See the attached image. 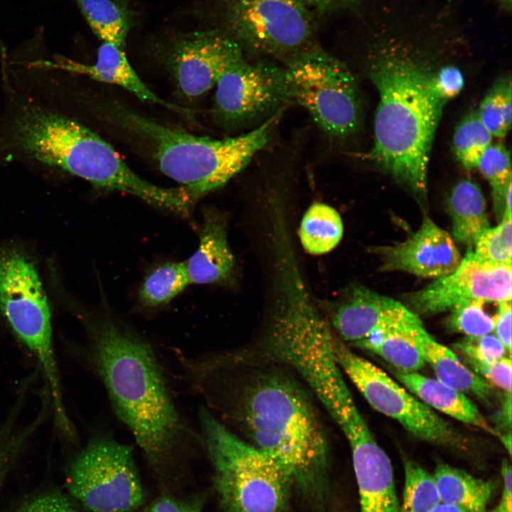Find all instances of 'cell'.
Returning a JSON list of instances; mask_svg holds the SVG:
<instances>
[{"mask_svg": "<svg viewBox=\"0 0 512 512\" xmlns=\"http://www.w3.org/2000/svg\"><path fill=\"white\" fill-rule=\"evenodd\" d=\"M498 304L494 317L496 336L504 345L509 354L511 352V300L503 301Z\"/></svg>", "mask_w": 512, "mask_h": 512, "instance_id": "obj_39", "label": "cell"}, {"mask_svg": "<svg viewBox=\"0 0 512 512\" xmlns=\"http://www.w3.org/2000/svg\"><path fill=\"white\" fill-rule=\"evenodd\" d=\"M454 348L462 354L470 366L497 361L505 356L508 352L500 339L491 334L479 336H466L457 342Z\"/></svg>", "mask_w": 512, "mask_h": 512, "instance_id": "obj_33", "label": "cell"}, {"mask_svg": "<svg viewBox=\"0 0 512 512\" xmlns=\"http://www.w3.org/2000/svg\"><path fill=\"white\" fill-rule=\"evenodd\" d=\"M63 67L96 80L120 86L142 101L160 105L184 116L193 114L191 110L166 102L154 94L132 68L124 48L113 43L102 41L97 50V60L92 65L68 62Z\"/></svg>", "mask_w": 512, "mask_h": 512, "instance_id": "obj_19", "label": "cell"}, {"mask_svg": "<svg viewBox=\"0 0 512 512\" xmlns=\"http://www.w3.org/2000/svg\"><path fill=\"white\" fill-rule=\"evenodd\" d=\"M511 82L500 80L480 103L478 117L492 137H504L511 126Z\"/></svg>", "mask_w": 512, "mask_h": 512, "instance_id": "obj_30", "label": "cell"}, {"mask_svg": "<svg viewBox=\"0 0 512 512\" xmlns=\"http://www.w3.org/2000/svg\"><path fill=\"white\" fill-rule=\"evenodd\" d=\"M331 321L339 338L353 344L373 333L400 330L420 319L400 302L358 284L347 291Z\"/></svg>", "mask_w": 512, "mask_h": 512, "instance_id": "obj_16", "label": "cell"}, {"mask_svg": "<svg viewBox=\"0 0 512 512\" xmlns=\"http://www.w3.org/2000/svg\"><path fill=\"white\" fill-rule=\"evenodd\" d=\"M430 512H467L464 508L455 505L439 502Z\"/></svg>", "mask_w": 512, "mask_h": 512, "instance_id": "obj_42", "label": "cell"}, {"mask_svg": "<svg viewBox=\"0 0 512 512\" xmlns=\"http://www.w3.org/2000/svg\"><path fill=\"white\" fill-rule=\"evenodd\" d=\"M223 30L250 53L287 65L319 46L314 14L298 0H220Z\"/></svg>", "mask_w": 512, "mask_h": 512, "instance_id": "obj_8", "label": "cell"}, {"mask_svg": "<svg viewBox=\"0 0 512 512\" xmlns=\"http://www.w3.org/2000/svg\"><path fill=\"white\" fill-rule=\"evenodd\" d=\"M189 388L206 408L238 420L252 445L281 464L293 482L307 489L323 479L329 462L327 438L307 394L289 376L262 371L239 390L193 377Z\"/></svg>", "mask_w": 512, "mask_h": 512, "instance_id": "obj_3", "label": "cell"}, {"mask_svg": "<svg viewBox=\"0 0 512 512\" xmlns=\"http://www.w3.org/2000/svg\"><path fill=\"white\" fill-rule=\"evenodd\" d=\"M412 325L400 330L377 331L351 345L378 355L398 370L417 372L424 367L425 361L406 334L407 329Z\"/></svg>", "mask_w": 512, "mask_h": 512, "instance_id": "obj_25", "label": "cell"}, {"mask_svg": "<svg viewBox=\"0 0 512 512\" xmlns=\"http://www.w3.org/2000/svg\"><path fill=\"white\" fill-rule=\"evenodd\" d=\"M474 372L494 383L504 391L511 393V359L503 356L501 358L486 364L471 366Z\"/></svg>", "mask_w": 512, "mask_h": 512, "instance_id": "obj_36", "label": "cell"}, {"mask_svg": "<svg viewBox=\"0 0 512 512\" xmlns=\"http://www.w3.org/2000/svg\"><path fill=\"white\" fill-rule=\"evenodd\" d=\"M432 82L436 93L447 102L460 93L464 85V79L458 67L447 64L433 73Z\"/></svg>", "mask_w": 512, "mask_h": 512, "instance_id": "obj_34", "label": "cell"}, {"mask_svg": "<svg viewBox=\"0 0 512 512\" xmlns=\"http://www.w3.org/2000/svg\"><path fill=\"white\" fill-rule=\"evenodd\" d=\"M16 512H79L70 500L61 493L49 491L23 503Z\"/></svg>", "mask_w": 512, "mask_h": 512, "instance_id": "obj_35", "label": "cell"}, {"mask_svg": "<svg viewBox=\"0 0 512 512\" xmlns=\"http://www.w3.org/2000/svg\"><path fill=\"white\" fill-rule=\"evenodd\" d=\"M190 284L185 262H166L152 270L139 292L140 302L154 308L166 304Z\"/></svg>", "mask_w": 512, "mask_h": 512, "instance_id": "obj_26", "label": "cell"}, {"mask_svg": "<svg viewBox=\"0 0 512 512\" xmlns=\"http://www.w3.org/2000/svg\"><path fill=\"white\" fill-rule=\"evenodd\" d=\"M503 479V491L501 501L496 508L499 512H512V471L511 465L503 460L501 468Z\"/></svg>", "mask_w": 512, "mask_h": 512, "instance_id": "obj_40", "label": "cell"}, {"mask_svg": "<svg viewBox=\"0 0 512 512\" xmlns=\"http://www.w3.org/2000/svg\"><path fill=\"white\" fill-rule=\"evenodd\" d=\"M0 311L14 335L35 357L53 407L64 408L51 311L36 266L21 246L0 242Z\"/></svg>", "mask_w": 512, "mask_h": 512, "instance_id": "obj_7", "label": "cell"}, {"mask_svg": "<svg viewBox=\"0 0 512 512\" xmlns=\"http://www.w3.org/2000/svg\"><path fill=\"white\" fill-rule=\"evenodd\" d=\"M215 85L213 115L225 129L261 124L289 102L285 68L270 59L250 63L243 58Z\"/></svg>", "mask_w": 512, "mask_h": 512, "instance_id": "obj_12", "label": "cell"}, {"mask_svg": "<svg viewBox=\"0 0 512 512\" xmlns=\"http://www.w3.org/2000/svg\"><path fill=\"white\" fill-rule=\"evenodd\" d=\"M476 168L491 186L494 212L500 222L503 214L505 198L511 186L510 153L503 144H491L481 155Z\"/></svg>", "mask_w": 512, "mask_h": 512, "instance_id": "obj_27", "label": "cell"}, {"mask_svg": "<svg viewBox=\"0 0 512 512\" xmlns=\"http://www.w3.org/2000/svg\"><path fill=\"white\" fill-rule=\"evenodd\" d=\"M94 33L102 41L124 49L132 23L125 0H74Z\"/></svg>", "mask_w": 512, "mask_h": 512, "instance_id": "obj_23", "label": "cell"}, {"mask_svg": "<svg viewBox=\"0 0 512 512\" xmlns=\"http://www.w3.org/2000/svg\"><path fill=\"white\" fill-rule=\"evenodd\" d=\"M185 263L190 284L225 283L231 278L235 259L228 242L225 219L218 210H203L198 247Z\"/></svg>", "mask_w": 512, "mask_h": 512, "instance_id": "obj_17", "label": "cell"}, {"mask_svg": "<svg viewBox=\"0 0 512 512\" xmlns=\"http://www.w3.org/2000/svg\"><path fill=\"white\" fill-rule=\"evenodd\" d=\"M405 482L399 512H430L439 503L433 476L411 460L404 462Z\"/></svg>", "mask_w": 512, "mask_h": 512, "instance_id": "obj_28", "label": "cell"}, {"mask_svg": "<svg viewBox=\"0 0 512 512\" xmlns=\"http://www.w3.org/2000/svg\"><path fill=\"white\" fill-rule=\"evenodd\" d=\"M284 68L289 102L305 108L329 137L343 140L358 132L361 102L346 63L318 46Z\"/></svg>", "mask_w": 512, "mask_h": 512, "instance_id": "obj_9", "label": "cell"}, {"mask_svg": "<svg viewBox=\"0 0 512 512\" xmlns=\"http://www.w3.org/2000/svg\"><path fill=\"white\" fill-rule=\"evenodd\" d=\"M86 335L83 357L102 384L112 409L159 474L182 468L203 449L198 429L178 407L148 339L109 309L68 300Z\"/></svg>", "mask_w": 512, "mask_h": 512, "instance_id": "obj_2", "label": "cell"}, {"mask_svg": "<svg viewBox=\"0 0 512 512\" xmlns=\"http://www.w3.org/2000/svg\"><path fill=\"white\" fill-rule=\"evenodd\" d=\"M511 266L486 262L468 250L452 273L407 294L405 302L410 311L426 316L476 299L497 303L511 301Z\"/></svg>", "mask_w": 512, "mask_h": 512, "instance_id": "obj_14", "label": "cell"}, {"mask_svg": "<svg viewBox=\"0 0 512 512\" xmlns=\"http://www.w3.org/2000/svg\"><path fill=\"white\" fill-rule=\"evenodd\" d=\"M8 473L7 470L4 464L0 462V486L2 485L4 481L7 478Z\"/></svg>", "mask_w": 512, "mask_h": 512, "instance_id": "obj_44", "label": "cell"}, {"mask_svg": "<svg viewBox=\"0 0 512 512\" xmlns=\"http://www.w3.org/2000/svg\"><path fill=\"white\" fill-rule=\"evenodd\" d=\"M133 447L107 432L92 437L70 462L66 486L90 512H133L144 502Z\"/></svg>", "mask_w": 512, "mask_h": 512, "instance_id": "obj_10", "label": "cell"}, {"mask_svg": "<svg viewBox=\"0 0 512 512\" xmlns=\"http://www.w3.org/2000/svg\"><path fill=\"white\" fill-rule=\"evenodd\" d=\"M501 440L504 445L505 448L507 449L508 454H511V431H508V432L501 435L500 437Z\"/></svg>", "mask_w": 512, "mask_h": 512, "instance_id": "obj_43", "label": "cell"}, {"mask_svg": "<svg viewBox=\"0 0 512 512\" xmlns=\"http://www.w3.org/2000/svg\"><path fill=\"white\" fill-rule=\"evenodd\" d=\"M343 233L341 215L336 209L321 203H314L304 213L299 238L302 247L308 253L321 255L334 250L340 242Z\"/></svg>", "mask_w": 512, "mask_h": 512, "instance_id": "obj_24", "label": "cell"}, {"mask_svg": "<svg viewBox=\"0 0 512 512\" xmlns=\"http://www.w3.org/2000/svg\"><path fill=\"white\" fill-rule=\"evenodd\" d=\"M405 332L421 352L425 363L431 366L437 379L464 394H472L486 403L490 402L493 392L488 381L462 363L452 351L436 341L422 321L410 326Z\"/></svg>", "mask_w": 512, "mask_h": 512, "instance_id": "obj_18", "label": "cell"}, {"mask_svg": "<svg viewBox=\"0 0 512 512\" xmlns=\"http://www.w3.org/2000/svg\"><path fill=\"white\" fill-rule=\"evenodd\" d=\"M485 303L484 301L476 299L453 307L445 321L447 329L466 336L491 334L494 329V317L484 311Z\"/></svg>", "mask_w": 512, "mask_h": 512, "instance_id": "obj_32", "label": "cell"}, {"mask_svg": "<svg viewBox=\"0 0 512 512\" xmlns=\"http://www.w3.org/2000/svg\"><path fill=\"white\" fill-rule=\"evenodd\" d=\"M496 9L506 16H510L512 11V0H490Z\"/></svg>", "mask_w": 512, "mask_h": 512, "instance_id": "obj_41", "label": "cell"}, {"mask_svg": "<svg viewBox=\"0 0 512 512\" xmlns=\"http://www.w3.org/2000/svg\"><path fill=\"white\" fill-rule=\"evenodd\" d=\"M314 14L324 16L337 12L356 13L370 0H298Z\"/></svg>", "mask_w": 512, "mask_h": 512, "instance_id": "obj_37", "label": "cell"}, {"mask_svg": "<svg viewBox=\"0 0 512 512\" xmlns=\"http://www.w3.org/2000/svg\"><path fill=\"white\" fill-rule=\"evenodd\" d=\"M491 139L492 135L477 114L467 115L457 126L453 136L457 159L466 169H476L481 155L491 144Z\"/></svg>", "mask_w": 512, "mask_h": 512, "instance_id": "obj_29", "label": "cell"}, {"mask_svg": "<svg viewBox=\"0 0 512 512\" xmlns=\"http://www.w3.org/2000/svg\"><path fill=\"white\" fill-rule=\"evenodd\" d=\"M446 206L452 222L453 240L472 250L480 235L490 228L480 187L470 179L459 181L452 188Z\"/></svg>", "mask_w": 512, "mask_h": 512, "instance_id": "obj_21", "label": "cell"}, {"mask_svg": "<svg viewBox=\"0 0 512 512\" xmlns=\"http://www.w3.org/2000/svg\"><path fill=\"white\" fill-rule=\"evenodd\" d=\"M393 373L410 392L431 408L465 424L497 434L496 431L464 393L438 379L427 378L417 372L402 371L394 368Z\"/></svg>", "mask_w": 512, "mask_h": 512, "instance_id": "obj_20", "label": "cell"}, {"mask_svg": "<svg viewBox=\"0 0 512 512\" xmlns=\"http://www.w3.org/2000/svg\"><path fill=\"white\" fill-rule=\"evenodd\" d=\"M332 348L340 369L375 410L398 422L417 439L445 447H462L459 434L430 407L382 369L353 353L335 334Z\"/></svg>", "mask_w": 512, "mask_h": 512, "instance_id": "obj_11", "label": "cell"}, {"mask_svg": "<svg viewBox=\"0 0 512 512\" xmlns=\"http://www.w3.org/2000/svg\"><path fill=\"white\" fill-rule=\"evenodd\" d=\"M432 476L439 502L457 506L467 512H485L493 492L490 481L443 463L437 466Z\"/></svg>", "mask_w": 512, "mask_h": 512, "instance_id": "obj_22", "label": "cell"}, {"mask_svg": "<svg viewBox=\"0 0 512 512\" xmlns=\"http://www.w3.org/2000/svg\"><path fill=\"white\" fill-rule=\"evenodd\" d=\"M111 114L143 142L161 171L177 181L194 201L240 172L267 144L278 114L237 137L215 139L192 134L122 106Z\"/></svg>", "mask_w": 512, "mask_h": 512, "instance_id": "obj_5", "label": "cell"}, {"mask_svg": "<svg viewBox=\"0 0 512 512\" xmlns=\"http://www.w3.org/2000/svg\"><path fill=\"white\" fill-rule=\"evenodd\" d=\"M370 250L380 257V272L402 271L426 278L452 273L462 259L452 235L426 215L405 240Z\"/></svg>", "mask_w": 512, "mask_h": 512, "instance_id": "obj_15", "label": "cell"}, {"mask_svg": "<svg viewBox=\"0 0 512 512\" xmlns=\"http://www.w3.org/2000/svg\"><path fill=\"white\" fill-rule=\"evenodd\" d=\"M146 512H203L198 499H181L164 495L148 506Z\"/></svg>", "mask_w": 512, "mask_h": 512, "instance_id": "obj_38", "label": "cell"}, {"mask_svg": "<svg viewBox=\"0 0 512 512\" xmlns=\"http://www.w3.org/2000/svg\"><path fill=\"white\" fill-rule=\"evenodd\" d=\"M490 512H499V511H498L495 508V509H494L493 511H490Z\"/></svg>", "mask_w": 512, "mask_h": 512, "instance_id": "obj_45", "label": "cell"}, {"mask_svg": "<svg viewBox=\"0 0 512 512\" xmlns=\"http://www.w3.org/2000/svg\"><path fill=\"white\" fill-rule=\"evenodd\" d=\"M157 53L178 91L189 100L203 95L228 68L245 58L240 46L222 30L180 35L161 45Z\"/></svg>", "mask_w": 512, "mask_h": 512, "instance_id": "obj_13", "label": "cell"}, {"mask_svg": "<svg viewBox=\"0 0 512 512\" xmlns=\"http://www.w3.org/2000/svg\"><path fill=\"white\" fill-rule=\"evenodd\" d=\"M360 18L379 96L368 158L422 203L446 104L433 88L430 63L452 42L451 25L439 10L417 0H378Z\"/></svg>", "mask_w": 512, "mask_h": 512, "instance_id": "obj_1", "label": "cell"}, {"mask_svg": "<svg viewBox=\"0 0 512 512\" xmlns=\"http://www.w3.org/2000/svg\"><path fill=\"white\" fill-rule=\"evenodd\" d=\"M473 248L474 254L486 262L511 266V218L501 219L498 225L486 229L478 238Z\"/></svg>", "mask_w": 512, "mask_h": 512, "instance_id": "obj_31", "label": "cell"}, {"mask_svg": "<svg viewBox=\"0 0 512 512\" xmlns=\"http://www.w3.org/2000/svg\"><path fill=\"white\" fill-rule=\"evenodd\" d=\"M198 418L203 449L226 512H284L294 483L267 453L230 432L205 406Z\"/></svg>", "mask_w": 512, "mask_h": 512, "instance_id": "obj_6", "label": "cell"}, {"mask_svg": "<svg viewBox=\"0 0 512 512\" xmlns=\"http://www.w3.org/2000/svg\"><path fill=\"white\" fill-rule=\"evenodd\" d=\"M4 143L5 148L60 167L97 188L124 192L168 210L178 205L176 188L158 186L143 179L92 130L36 105L18 110L7 127Z\"/></svg>", "mask_w": 512, "mask_h": 512, "instance_id": "obj_4", "label": "cell"}]
</instances>
